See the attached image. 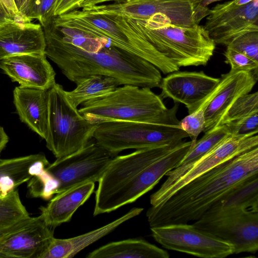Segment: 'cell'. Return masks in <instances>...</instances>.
<instances>
[{
  "mask_svg": "<svg viewBox=\"0 0 258 258\" xmlns=\"http://www.w3.org/2000/svg\"><path fill=\"white\" fill-rule=\"evenodd\" d=\"M133 19L152 47L179 68L205 66L214 54L216 44L204 26H180L162 14Z\"/></svg>",
  "mask_w": 258,
  "mask_h": 258,
  "instance_id": "6",
  "label": "cell"
},
{
  "mask_svg": "<svg viewBox=\"0 0 258 258\" xmlns=\"http://www.w3.org/2000/svg\"><path fill=\"white\" fill-rule=\"evenodd\" d=\"M83 0H57L54 16H59L79 9Z\"/></svg>",
  "mask_w": 258,
  "mask_h": 258,
  "instance_id": "36",
  "label": "cell"
},
{
  "mask_svg": "<svg viewBox=\"0 0 258 258\" xmlns=\"http://www.w3.org/2000/svg\"><path fill=\"white\" fill-rule=\"evenodd\" d=\"M15 1L19 12L24 16L23 14L29 0H15Z\"/></svg>",
  "mask_w": 258,
  "mask_h": 258,
  "instance_id": "39",
  "label": "cell"
},
{
  "mask_svg": "<svg viewBox=\"0 0 258 258\" xmlns=\"http://www.w3.org/2000/svg\"><path fill=\"white\" fill-rule=\"evenodd\" d=\"M178 103L167 108L150 88L124 85L105 95L88 100L78 109L89 122H142L179 126Z\"/></svg>",
  "mask_w": 258,
  "mask_h": 258,
  "instance_id": "4",
  "label": "cell"
},
{
  "mask_svg": "<svg viewBox=\"0 0 258 258\" xmlns=\"http://www.w3.org/2000/svg\"><path fill=\"white\" fill-rule=\"evenodd\" d=\"M30 20L0 24V59L21 54L45 53L42 27Z\"/></svg>",
  "mask_w": 258,
  "mask_h": 258,
  "instance_id": "18",
  "label": "cell"
},
{
  "mask_svg": "<svg viewBox=\"0 0 258 258\" xmlns=\"http://www.w3.org/2000/svg\"><path fill=\"white\" fill-rule=\"evenodd\" d=\"M225 62L231 67V70L253 72L257 74L258 62L240 52L227 47L224 52Z\"/></svg>",
  "mask_w": 258,
  "mask_h": 258,
  "instance_id": "34",
  "label": "cell"
},
{
  "mask_svg": "<svg viewBox=\"0 0 258 258\" xmlns=\"http://www.w3.org/2000/svg\"><path fill=\"white\" fill-rule=\"evenodd\" d=\"M187 137L179 126L113 121L98 123L93 138L99 145L115 156L126 149L177 145Z\"/></svg>",
  "mask_w": 258,
  "mask_h": 258,
  "instance_id": "8",
  "label": "cell"
},
{
  "mask_svg": "<svg viewBox=\"0 0 258 258\" xmlns=\"http://www.w3.org/2000/svg\"><path fill=\"white\" fill-rule=\"evenodd\" d=\"M49 164L47 158L41 161L27 182L28 192L32 197L49 200L56 194L58 182L46 169Z\"/></svg>",
  "mask_w": 258,
  "mask_h": 258,
  "instance_id": "27",
  "label": "cell"
},
{
  "mask_svg": "<svg viewBox=\"0 0 258 258\" xmlns=\"http://www.w3.org/2000/svg\"><path fill=\"white\" fill-rule=\"evenodd\" d=\"M14 104L22 122L45 140L48 133V90L16 87Z\"/></svg>",
  "mask_w": 258,
  "mask_h": 258,
  "instance_id": "19",
  "label": "cell"
},
{
  "mask_svg": "<svg viewBox=\"0 0 258 258\" xmlns=\"http://www.w3.org/2000/svg\"><path fill=\"white\" fill-rule=\"evenodd\" d=\"M144 209L136 207L114 221L82 235L67 238L54 237L41 258H72L78 253L103 237L123 223L140 214Z\"/></svg>",
  "mask_w": 258,
  "mask_h": 258,
  "instance_id": "20",
  "label": "cell"
},
{
  "mask_svg": "<svg viewBox=\"0 0 258 258\" xmlns=\"http://www.w3.org/2000/svg\"><path fill=\"white\" fill-rule=\"evenodd\" d=\"M114 157L96 142L90 141L78 151L56 158L46 169L58 182V194L87 182L98 181Z\"/></svg>",
  "mask_w": 258,
  "mask_h": 258,
  "instance_id": "11",
  "label": "cell"
},
{
  "mask_svg": "<svg viewBox=\"0 0 258 258\" xmlns=\"http://www.w3.org/2000/svg\"><path fill=\"white\" fill-rule=\"evenodd\" d=\"M41 214L24 218L0 231V258H41L54 237Z\"/></svg>",
  "mask_w": 258,
  "mask_h": 258,
  "instance_id": "14",
  "label": "cell"
},
{
  "mask_svg": "<svg viewBox=\"0 0 258 258\" xmlns=\"http://www.w3.org/2000/svg\"><path fill=\"white\" fill-rule=\"evenodd\" d=\"M258 145L257 135L247 137L230 135L195 161L179 166L166 174L168 177L150 196L151 206L164 203L181 187L219 165Z\"/></svg>",
  "mask_w": 258,
  "mask_h": 258,
  "instance_id": "9",
  "label": "cell"
},
{
  "mask_svg": "<svg viewBox=\"0 0 258 258\" xmlns=\"http://www.w3.org/2000/svg\"><path fill=\"white\" fill-rule=\"evenodd\" d=\"M204 28L215 43L227 46L234 38L258 31V0H231L209 10Z\"/></svg>",
  "mask_w": 258,
  "mask_h": 258,
  "instance_id": "13",
  "label": "cell"
},
{
  "mask_svg": "<svg viewBox=\"0 0 258 258\" xmlns=\"http://www.w3.org/2000/svg\"><path fill=\"white\" fill-rule=\"evenodd\" d=\"M129 1L132 0H83V1L80 4L79 8H83L84 7H91L95 5H100L105 2L109 1Z\"/></svg>",
  "mask_w": 258,
  "mask_h": 258,
  "instance_id": "37",
  "label": "cell"
},
{
  "mask_svg": "<svg viewBox=\"0 0 258 258\" xmlns=\"http://www.w3.org/2000/svg\"><path fill=\"white\" fill-rule=\"evenodd\" d=\"M191 146V141H182L115 156L98 181L94 216L132 203L151 190L178 166Z\"/></svg>",
  "mask_w": 258,
  "mask_h": 258,
  "instance_id": "1",
  "label": "cell"
},
{
  "mask_svg": "<svg viewBox=\"0 0 258 258\" xmlns=\"http://www.w3.org/2000/svg\"><path fill=\"white\" fill-rule=\"evenodd\" d=\"M63 87L48 90V133L46 146L56 158L72 154L93 138L97 124L86 120L69 101Z\"/></svg>",
  "mask_w": 258,
  "mask_h": 258,
  "instance_id": "7",
  "label": "cell"
},
{
  "mask_svg": "<svg viewBox=\"0 0 258 258\" xmlns=\"http://www.w3.org/2000/svg\"><path fill=\"white\" fill-rule=\"evenodd\" d=\"M258 173V147L197 177L164 203L146 212L150 227L188 223L200 219L215 203L249 177Z\"/></svg>",
  "mask_w": 258,
  "mask_h": 258,
  "instance_id": "2",
  "label": "cell"
},
{
  "mask_svg": "<svg viewBox=\"0 0 258 258\" xmlns=\"http://www.w3.org/2000/svg\"><path fill=\"white\" fill-rule=\"evenodd\" d=\"M0 69L20 86L48 90L56 73L45 53H25L0 59Z\"/></svg>",
  "mask_w": 258,
  "mask_h": 258,
  "instance_id": "17",
  "label": "cell"
},
{
  "mask_svg": "<svg viewBox=\"0 0 258 258\" xmlns=\"http://www.w3.org/2000/svg\"><path fill=\"white\" fill-rule=\"evenodd\" d=\"M0 9L9 20L21 21L29 20L19 12L15 0H0Z\"/></svg>",
  "mask_w": 258,
  "mask_h": 258,
  "instance_id": "35",
  "label": "cell"
},
{
  "mask_svg": "<svg viewBox=\"0 0 258 258\" xmlns=\"http://www.w3.org/2000/svg\"><path fill=\"white\" fill-rule=\"evenodd\" d=\"M29 216L17 189L0 198V231Z\"/></svg>",
  "mask_w": 258,
  "mask_h": 258,
  "instance_id": "28",
  "label": "cell"
},
{
  "mask_svg": "<svg viewBox=\"0 0 258 258\" xmlns=\"http://www.w3.org/2000/svg\"><path fill=\"white\" fill-rule=\"evenodd\" d=\"M230 135L225 124H220L207 131L203 137L197 140L191 147L178 166H184L198 160Z\"/></svg>",
  "mask_w": 258,
  "mask_h": 258,
  "instance_id": "26",
  "label": "cell"
},
{
  "mask_svg": "<svg viewBox=\"0 0 258 258\" xmlns=\"http://www.w3.org/2000/svg\"><path fill=\"white\" fill-rule=\"evenodd\" d=\"M219 82V78L209 76L202 71H176L162 79L159 96L183 104L190 114L201 107Z\"/></svg>",
  "mask_w": 258,
  "mask_h": 258,
  "instance_id": "16",
  "label": "cell"
},
{
  "mask_svg": "<svg viewBox=\"0 0 258 258\" xmlns=\"http://www.w3.org/2000/svg\"><path fill=\"white\" fill-rule=\"evenodd\" d=\"M153 238L164 248L204 258L234 254L230 243L187 223L151 227Z\"/></svg>",
  "mask_w": 258,
  "mask_h": 258,
  "instance_id": "12",
  "label": "cell"
},
{
  "mask_svg": "<svg viewBox=\"0 0 258 258\" xmlns=\"http://www.w3.org/2000/svg\"><path fill=\"white\" fill-rule=\"evenodd\" d=\"M226 46L258 62V31H250L241 34Z\"/></svg>",
  "mask_w": 258,
  "mask_h": 258,
  "instance_id": "32",
  "label": "cell"
},
{
  "mask_svg": "<svg viewBox=\"0 0 258 258\" xmlns=\"http://www.w3.org/2000/svg\"><path fill=\"white\" fill-rule=\"evenodd\" d=\"M255 111H258L257 92L239 97L228 110L220 124L239 119Z\"/></svg>",
  "mask_w": 258,
  "mask_h": 258,
  "instance_id": "29",
  "label": "cell"
},
{
  "mask_svg": "<svg viewBox=\"0 0 258 258\" xmlns=\"http://www.w3.org/2000/svg\"><path fill=\"white\" fill-rule=\"evenodd\" d=\"M45 156L41 153L0 159V198L9 195L34 175L37 164Z\"/></svg>",
  "mask_w": 258,
  "mask_h": 258,
  "instance_id": "23",
  "label": "cell"
},
{
  "mask_svg": "<svg viewBox=\"0 0 258 258\" xmlns=\"http://www.w3.org/2000/svg\"><path fill=\"white\" fill-rule=\"evenodd\" d=\"M57 0H29L23 14L30 20L37 19L42 27L47 25L54 17Z\"/></svg>",
  "mask_w": 258,
  "mask_h": 258,
  "instance_id": "30",
  "label": "cell"
},
{
  "mask_svg": "<svg viewBox=\"0 0 258 258\" xmlns=\"http://www.w3.org/2000/svg\"><path fill=\"white\" fill-rule=\"evenodd\" d=\"M43 29L46 56L75 84L99 75L115 79L120 86L128 84L150 89L160 86V71L140 57L108 45L97 52H86L63 41L49 26Z\"/></svg>",
  "mask_w": 258,
  "mask_h": 258,
  "instance_id": "3",
  "label": "cell"
},
{
  "mask_svg": "<svg viewBox=\"0 0 258 258\" xmlns=\"http://www.w3.org/2000/svg\"><path fill=\"white\" fill-rule=\"evenodd\" d=\"M179 125L191 138V141L194 145L197 140L198 136L204 132L205 128L204 109L200 108L188 114L179 121Z\"/></svg>",
  "mask_w": 258,
  "mask_h": 258,
  "instance_id": "33",
  "label": "cell"
},
{
  "mask_svg": "<svg viewBox=\"0 0 258 258\" xmlns=\"http://www.w3.org/2000/svg\"><path fill=\"white\" fill-rule=\"evenodd\" d=\"M200 5L204 7H208V6L216 2H219L223 0H198Z\"/></svg>",
  "mask_w": 258,
  "mask_h": 258,
  "instance_id": "40",
  "label": "cell"
},
{
  "mask_svg": "<svg viewBox=\"0 0 258 258\" xmlns=\"http://www.w3.org/2000/svg\"><path fill=\"white\" fill-rule=\"evenodd\" d=\"M168 252L141 238L112 242L89 252L87 258H168Z\"/></svg>",
  "mask_w": 258,
  "mask_h": 258,
  "instance_id": "22",
  "label": "cell"
},
{
  "mask_svg": "<svg viewBox=\"0 0 258 258\" xmlns=\"http://www.w3.org/2000/svg\"><path fill=\"white\" fill-rule=\"evenodd\" d=\"M94 188L95 183L89 182L56 194L46 207H40L46 224L54 228L70 221L77 210L90 198Z\"/></svg>",
  "mask_w": 258,
  "mask_h": 258,
  "instance_id": "21",
  "label": "cell"
},
{
  "mask_svg": "<svg viewBox=\"0 0 258 258\" xmlns=\"http://www.w3.org/2000/svg\"><path fill=\"white\" fill-rule=\"evenodd\" d=\"M76 84L75 89L66 91L69 101L76 108L88 100L112 92L120 86L115 79L99 75L89 76Z\"/></svg>",
  "mask_w": 258,
  "mask_h": 258,
  "instance_id": "25",
  "label": "cell"
},
{
  "mask_svg": "<svg viewBox=\"0 0 258 258\" xmlns=\"http://www.w3.org/2000/svg\"><path fill=\"white\" fill-rule=\"evenodd\" d=\"M192 225L231 243L234 254L258 250V211L233 208L205 213Z\"/></svg>",
  "mask_w": 258,
  "mask_h": 258,
  "instance_id": "10",
  "label": "cell"
},
{
  "mask_svg": "<svg viewBox=\"0 0 258 258\" xmlns=\"http://www.w3.org/2000/svg\"><path fill=\"white\" fill-rule=\"evenodd\" d=\"M225 124L230 135L238 137H247L257 135L258 132V111Z\"/></svg>",
  "mask_w": 258,
  "mask_h": 258,
  "instance_id": "31",
  "label": "cell"
},
{
  "mask_svg": "<svg viewBox=\"0 0 258 258\" xmlns=\"http://www.w3.org/2000/svg\"><path fill=\"white\" fill-rule=\"evenodd\" d=\"M8 20H9L7 19L5 14L3 13V12L0 9V24L3 23Z\"/></svg>",
  "mask_w": 258,
  "mask_h": 258,
  "instance_id": "41",
  "label": "cell"
},
{
  "mask_svg": "<svg viewBox=\"0 0 258 258\" xmlns=\"http://www.w3.org/2000/svg\"><path fill=\"white\" fill-rule=\"evenodd\" d=\"M233 208L258 211V173L240 183L205 213Z\"/></svg>",
  "mask_w": 258,
  "mask_h": 258,
  "instance_id": "24",
  "label": "cell"
},
{
  "mask_svg": "<svg viewBox=\"0 0 258 258\" xmlns=\"http://www.w3.org/2000/svg\"><path fill=\"white\" fill-rule=\"evenodd\" d=\"M9 142V137L4 128L0 126V156L1 154Z\"/></svg>",
  "mask_w": 258,
  "mask_h": 258,
  "instance_id": "38",
  "label": "cell"
},
{
  "mask_svg": "<svg viewBox=\"0 0 258 258\" xmlns=\"http://www.w3.org/2000/svg\"><path fill=\"white\" fill-rule=\"evenodd\" d=\"M256 81L257 75L252 72L230 70L221 75L213 92L199 108L204 111V132L220 125L232 104L240 96L249 93Z\"/></svg>",
  "mask_w": 258,
  "mask_h": 258,
  "instance_id": "15",
  "label": "cell"
},
{
  "mask_svg": "<svg viewBox=\"0 0 258 258\" xmlns=\"http://www.w3.org/2000/svg\"><path fill=\"white\" fill-rule=\"evenodd\" d=\"M51 22L55 26L74 28L90 36L101 38L105 45H110L140 57L164 74L179 70L152 47L133 18L118 15L89 14L76 9L54 16Z\"/></svg>",
  "mask_w": 258,
  "mask_h": 258,
  "instance_id": "5",
  "label": "cell"
}]
</instances>
